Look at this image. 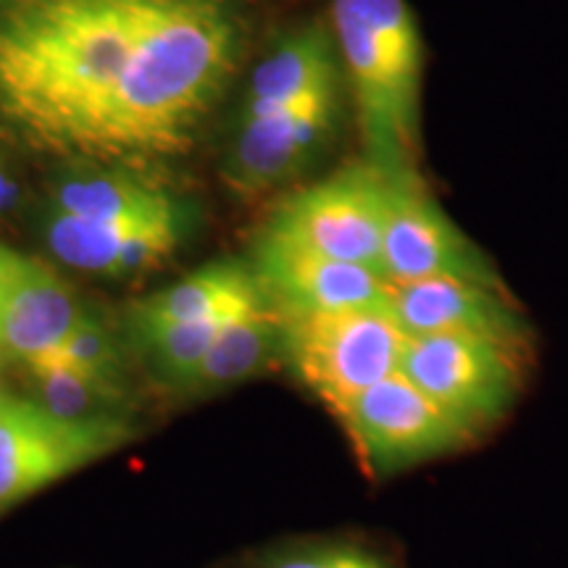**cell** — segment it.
Here are the masks:
<instances>
[{
  "instance_id": "obj_6",
  "label": "cell",
  "mask_w": 568,
  "mask_h": 568,
  "mask_svg": "<svg viewBox=\"0 0 568 568\" xmlns=\"http://www.w3.org/2000/svg\"><path fill=\"white\" fill-rule=\"evenodd\" d=\"M335 418L374 479L453 456L479 437L400 372L368 387Z\"/></svg>"
},
{
  "instance_id": "obj_5",
  "label": "cell",
  "mask_w": 568,
  "mask_h": 568,
  "mask_svg": "<svg viewBox=\"0 0 568 568\" xmlns=\"http://www.w3.org/2000/svg\"><path fill=\"white\" fill-rule=\"evenodd\" d=\"M132 437L124 416L80 422L51 414L32 397L11 395L0 410V514L109 458Z\"/></svg>"
},
{
  "instance_id": "obj_9",
  "label": "cell",
  "mask_w": 568,
  "mask_h": 568,
  "mask_svg": "<svg viewBox=\"0 0 568 568\" xmlns=\"http://www.w3.org/2000/svg\"><path fill=\"white\" fill-rule=\"evenodd\" d=\"M382 274L387 282L447 276L506 290L487 253L426 193L418 172L393 176Z\"/></svg>"
},
{
  "instance_id": "obj_12",
  "label": "cell",
  "mask_w": 568,
  "mask_h": 568,
  "mask_svg": "<svg viewBox=\"0 0 568 568\" xmlns=\"http://www.w3.org/2000/svg\"><path fill=\"white\" fill-rule=\"evenodd\" d=\"M389 314L408 337L464 335L481 337L527 353L529 324L510 303L506 290L468 280H416L389 282Z\"/></svg>"
},
{
  "instance_id": "obj_17",
  "label": "cell",
  "mask_w": 568,
  "mask_h": 568,
  "mask_svg": "<svg viewBox=\"0 0 568 568\" xmlns=\"http://www.w3.org/2000/svg\"><path fill=\"white\" fill-rule=\"evenodd\" d=\"M261 305L268 303L253 268L240 261H219L134 303L130 322L132 326L201 322L243 314Z\"/></svg>"
},
{
  "instance_id": "obj_1",
  "label": "cell",
  "mask_w": 568,
  "mask_h": 568,
  "mask_svg": "<svg viewBox=\"0 0 568 568\" xmlns=\"http://www.w3.org/2000/svg\"><path fill=\"white\" fill-rule=\"evenodd\" d=\"M153 0H21L0 19V116L42 151L82 155Z\"/></svg>"
},
{
  "instance_id": "obj_25",
  "label": "cell",
  "mask_w": 568,
  "mask_h": 568,
  "mask_svg": "<svg viewBox=\"0 0 568 568\" xmlns=\"http://www.w3.org/2000/svg\"><path fill=\"white\" fill-rule=\"evenodd\" d=\"M11 395H13V393H9V389H6V387H0V410H3L6 403L11 400Z\"/></svg>"
},
{
  "instance_id": "obj_20",
  "label": "cell",
  "mask_w": 568,
  "mask_h": 568,
  "mask_svg": "<svg viewBox=\"0 0 568 568\" xmlns=\"http://www.w3.org/2000/svg\"><path fill=\"white\" fill-rule=\"evenodd\" d=\"M243 314H247V311H243ZM243 314L201 318V322L132 326V337L153 372L159 374V379L166 382L169 387H176L184 376L201 364L219 332L232 318Z\"/></svg>"
},
{
  "instance_id": "obj_13",
  "label": "cell",
  "mask_w": 568,
  "mask_h": 568,
  "mask_svg": "<svg viewBox=\"0 0 568 568\" xmlns=\"http://www.w3.org/2000/svg\"><path fill=\"white\" fill-rule=\"evenodd\" d=\"M187 230L184 209L140 219H77L48 213L45 240L53 255L71 268L105 280H130L172 258Z\"/></svg>"
},
{
  "instance_id": "obj_23",
  "label": "cell",
  "mask_w": 568,
  "mask_h": 568,
  "mask_svg": "<svg viewBox=\"0 0 568 568\" xmlns=\"http://www.w3.org/2000/svg\"><path fill=\"white\" fill-rule=\"evenodd\" d=\"M19 261H21V253L11 251V247H6V245H0V301H3L6 284H9L13 272H17Z\"/></svg>"
},
{
  "instance_id": "obj_10",
  "label": "cell",
  "mask_w": 568,
  "mask_h": 568,
  "mask_svg": "<svg viewBox=\"0 0 568 568\" xmlns=\"http://www.w3.org/2000/svg\"><path fill=\"white\" fill-rule=\"evenodd\" d=\"M251 268L266 303L280 316L389 308L385 274L314 251L268 224L255 240Z\"/></svg>"
},
{
  "instance_id": "obj_24",
  "label": "cell",
  "mask_w": 568,
  "mask_h": 568,
  "mask_svg": "<svg viewBox=\"0 0 568 568\" xmlns=\"http://www.w3.org/2000/svg\"><path fill=\"white\" fill-rule=\"evenodd\" d=\"M13 193H17V184H13L9 176H6L3 169H0V211L13 201Z\"/></svg>"
},
{
  "instance_id": "obj_11",
  "label": "cell",
  "mask_w": 568,
  "mask_h": 568,
  "mask_svg": "<svg viewBox=\"0 0 568 568\" xmlns=\"http://www.w3.org/2000/svg\"><path fill=\"white\" fill-rule=\"evenodd\" d=\"M339 116V80L255 122L234 124L226 182L245 195L293 182L329 142Z\"/></svg>"
},
{
  "instance_id": "obj_15",
  "label": "cell",
  "mask_w": 568,
  "mask_h": 568,
  "mask_svg": "<svg viewBox=\"0 0 568 568\" xmlns=\"http://www.w3.org/2000/svg\"><path fill=\"white\" fill-rule=\"evenodd\" d=\"M339 77L335 34L322 24L303 27L255 67L240 103L237 124L272 116Z\"/></svg>"
},
{
  "instance_id": "obj_26",
  "label": "cell",
  "mask_w": 568,
  "mask_h": 568,
  "mask_svg": "<svg viewBox=\"0 0 568 568\" xmlns=\"http://www.w3.org/2000/svg\"><path fill=\"white\" fill-rule=\"evenodd\" d=\"M6 364H9V358H6V353L0 351V374H3V368H6Z\"/></svg>"
},
{
  "instance_id": "obj_16",
  "label": "cell",
  "mask_w": 568,
  "mask_h": 568,
  "mask_svg": "<svg viewBox=\"0 0 568 568\" xmlns=\"http://www.w3.org/2000/svg\"><path fill=\"white\" fill-rule=\"evenodd\" d=\"M284 361L282 316L272 305L232 318L219 332L203 361L174 389L187 397H205L243 385Z\"/></svg>"
},
{
  "instance_id": "obj_22",
  "label": "cell",
  "mask_w": 568,
  "mask_h": 568,
  "mask_svg": "<svg viewBox=\"0 0 568 568\" xmlns=\"http://www.w3.org/2000/svg\"><path fill=\"white\" fill-rule=\"evenodd\" d=\"M258 568H389L358 545L347 542H314L280 550L268 556Z\"/></svg>"
},
{
  "instance_id": "obj_18",
  "label": "cell",
  "mask_w": 568,
  "mask_h": 568,
  "mask_svg": "<svg viewBox=\"0 0 568 568\" xmlns=\"http://www.w3.org/2000/svg\"><path fill=\"white\" fill-rule=\"evenodd\" d=\"M180 209V201L159 184L132 172H82L61 180L53 190L51 211L77 219H140Z\"/></svg>"
},
{
  "instance_id": "obj_14",
  "label": "cell",
  "mask_w": 568,
  "mask_h": 568,
  "mask_svg": "<svg viewBox=\"0 0 568 568\" xmlns=\"http://www.w3.org/2000/svg\"><path fill=\"white\" fill-rule=\"evenodd\" d=\"M74 287L59 272L21 255L0 301V351L19 366L59 351L88 316Z\"/></svg>"
},
{
  "instance_id": "obj_3",
  "label": "cell",
  "mask_w": 568,
  "mask_h": 568,
  "mask_svg": "<svg viewBox=\"0 0 568 568\" xmlns=\"http://www.w3.org/2000/svg\"><path fill=\"white\" fill-rule=\"evenodd\" d=\"M332 27L366 161L393 176L416 174L424 42L414 9L408 0H335Z\"/></svg>"
},
{
  "instance_id": "obj_2",
  "label": "cell",
  "mask_w": 568,
  "mask_h": 568,
  "mask_svg": "<svg viewBox=\"0 0 568 568\" xmlns=\"http://www.w3.org/2000/svg\"><path fill=\"white\" fill-rule=\"evenodd\" d=\"M237 59V27L216 0H153L132 59L82 155L159 159L187 151Z\"/></svg>"
},
{
  "instance_id": "obj_21",
  "label": "cell",
  "mask_w": 568,
  "mask_h": 568,
  "mask_svg": "<svg viewBox=\"0 0 568 568\" xmlns=\"http://www.w3.org/2000/svg\"><path fill=\"white\" fill-rule=\"evenodd\" d=\"M61 355H67L71 364H77L84 372L98 376V379L111 382V385L124 387V353L116 335L101 316L88 314L77 324V329L67 337V343L59 347Z\"/></svg>"
},
{
  "instance_id": "obj_4",
  "label": "cell",
  "mask_w": 568,
  "mask_h": 568,
  "mask_svg": "<svg viewBox=\"0 0 568 568\" xmlns=\"http://www.w3.org/2000/svg\"><path fill=\"white\" fill-rule=\"evenodd\" d=\"M284 361L295 379L337 416L368 387L400 372L408 335L389 308L282 316Z\"/></svg>"
},
{
  "instance_id": "obj_19",
  "label": "cell",
  "mask_w": 568,
  "mask_h": 568,
  "mask_svg": "<svg viewBox=\"0 0 568 568\" xmlns=\"http://www.w3.org/2000/svg\"><path fill=\"white\" fill-rule=\"evenodd\" d=\"M24 372L32 389V400L55 416L80 418V422L122 416L126 403L124 387L88 374L59 351L27 364Z\"/></svg>"
},
{
  "instance_id": "obj_8",
  "label": "cell",
  "mask_w": 568,
  "mask_h": 568,
  "mask_svg": "<svg viewBox=\"0 0 568 568\" xmlns=\"http://www.w3.org/2000/svg\"><path fill=\"white\" fill-rule=\"evenodd\" d=\"M521 358L493 339L416 335L408 337L400 374L481 435L516 406L524 387Z\"/></svg>"
},
{
  "instance_id": "obj_7",
  "label": "cell",
  "mask_w": 568,
  "mask_h": 568,
  "mask_svg": "<svg viewBox=\"0 0 568 568\" xmlns=\"http://www.w3.org/2000/svg\"><path fill=\"white\" fill-rule=\"evenodd\" d=\"M393 174L372 161L353 163L290 195L268 226L297 243L382 274V243L389 213Z\"/></svg>"
}]
</instances>
